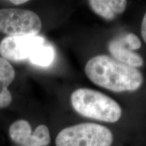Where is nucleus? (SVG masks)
I'll return each mask as SVG.
<instances>
[{"label":"nucleus","instance_id":"nucleus-1","mask_svg":"<svg viewBox=\"0 0 146 146\" xmlns=\"http://www.w3.org/2000/svg\"><path fill=\"white\" fill-rule=\"evenodd\" d=\"M85 74L91 82L114 92L137 90L143 81L137 68L125 64L106 55H99L87 62Z\"/></svg>","mask_w":146,"mask_h":146},{"label":"nucleus","instance_id":"nucleus-2","mask_svg":"<svg viewBox=\"0 0 146 146\" xmlns=\"http://www.w3.org/2000/svg\"><path fill=\"white\" fill-rule=\"evenodd\" d=\"M70 102L74 110L87 118L116 123L122 116V109L117 102L94 89H76L71 95Z\"/></svg>","mask_w":146,"mask_h":146},{"label":"nucleus","instance_id":"nucleus-3","mask_svg":"<svg viewBox=\"0 0 146 146\" xmlns=\"http://www.w3.org/2000/svg\"><path fill=\"white\" fill-rule=\"evenodd\" d=\"M114 136L110 129L96 123H85L65 128L58 133L56 146H111Z\"/></svg>","mask_w":146,"mask_h":146},{"label":"nucleus","instance_id":"nucleus-4","mask_svg":"<svg viewBox=\"0 0 146 146\" xmlns=\"http://www.w3.org/2000/svg\"><path fill=\"white\" fill-rule=\"evenodd\" d=\"M41 27V19L33 11L18 8L0 10V32L9 36H36Z\"/></svg>","mask_w":146,"mask_h":146},{"label":"nucleus","instance_id":"nucleus-5","mask_svg":"<svg viewBox=\"0 0 146 146\" xmlns=\"http://www.w3.org/2000/svg\"><path fill=\"white\" fill-rule=\"evenodd\" d=\"M44 41L39 36H7L0 43V54L7 60L20 61L29 58Z\"/></svg>","mask_w":146,"mask_h":146},{"label":"nucleus","instance_id":"nucleus-6","mask_svg":"<svg viewBox=\"0 0 146 146\" xmlns=\"http://www.w3.org/2000/svg\"><path fill=\"white\" fill-rule=\"evenodd\" d=\"M141 46L139 38L133 33H127L117 36L108 44V50L115 60L125 64L137 68L143 65V60L134 50Z\"/></svg>","mask_w":146,"mask_h":146},{"label":"nucleus","instance_id":"nucleus-7","mask_svg":"<svg viewBox=\"0 0 146 146\" xmlns=\"http://www.w3.org/2000/svg\"><path fill=\"white\" fill-rule=\"evenodd\" d=\"M28 121L18 120L11 125L9 135L11 139L23 146H47L51 142V137L47 126H38L33 135Z\"/></svg>","mask_w":146,"mask_h":146},{"label":"nucleus","instance_id":"nucleus-8","mask_svg":"<svg viewBox=\"0 0 146 146\" xmlns=\"http://www.w3.org/2000/svg\"><path fill=\"white\" fill-rule=\"evenodd\" d=\"M88 3L95 13L108 21L123 13L127 5L125 0H90Z\"/></svg>","mask_w":146,"mask_h":146},{"label":"nucleus","instance_id":"nucleus-9","mask_svg":"<svg viewBox=\"0 0 146 146\" xmlns=\"http://www.w3.org/2000/svg\"><path fill=\"white\" fill-rule=\"evenodd\" d=\"M15 77V71L7 60L0 57V108H4L10 105L12 100L11 93L8 87Z\"/></svg>","mask_w":146,"mask_h":146},{"label":"nucleus","instance_id":"nucleus-10","mask_svg":"<svg viewBox=\"0 0 146 146\" xmlns=\"http://www.w3.org/2000/svg\"><path fill=\"white\" fill-rule=\"evenodd\" d=\"M54 57V48L50 45H42L32 53L29 60L33 64L46 67L52 64Z\"/></svg>","mask_w":146,"mask_h":146},{"label":"nucleus","instance_id":"nucleus-11","mask_svg":"<svg viewBox=\"0 0 146 146\" xmlns=\"http://www.w3.org/2000/svg\"><path fill=\"white\" fill-rule=\"evenodd\" d=\"M141 33L142 37H143V41H145V43H146V12L145 15L143 16V21H142Z\"/></svg>","mask_w":146,"mask_h":146},{"label":"nucleus","instance_id":"nucleus-12","mask_svg":"<svg viewBox=\"0 0 146 146\" xmlns=\"http://www.w3.org/2000/svg\"><path fill=\"white\" fill-rule=\"evenodd\" d=\"M11 3H14V4H16V5H20V4H22V3H26L28 1H27V0H12V1H10Z\"/></svg>","mask_w":146,"mask_h":146}]
</instances>
